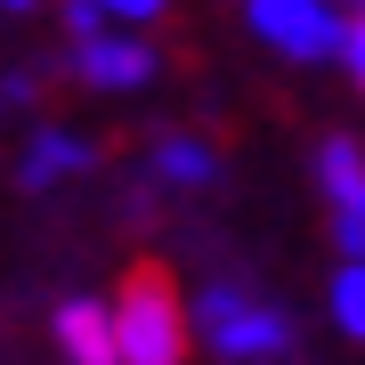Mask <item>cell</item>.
<instances>
[{
	"label": "cell",
	"instance_id": "obj_1",
	"mask_svg": "<svg viewBox=\"0 0 365 365\" xmlns=\"http://www.w3.org/2000/svg\"><path fill=\"white\" fill-rule=\"evenodd\" d=\"M106 325H114V365H187V300L163 276V260L122 268Z\"/></svg>",
	"mask_w": 365,
	"mask_h": 365
},
{
	"label": "cell",
	"instance_id": "obj_2",
	"mask_svg": "<svg viewBox=\"0 0 365 365\" xmlns=\"http://www.w3.org/2000/svg\"><path fill=\"white\" fill-rule=\"evenodd\" d=\"M187 325H195L211 349H220L227 365H252V357H284L292 349V325H284V309H268L260 292H244V284H203L195 292V309H187Z\"/></svg>",
	"mask_w": 365,
	"mask_h": 365
},
{
	"label": "cell",
	"instance_id": "obj_3",
	"mask_svg": "<svg viewBox=\"0 0 365 365\" xmlns=\"http://www.w3.org/2000/svg\"><path fill=\"white\" fill-rule=\"evenodd\" d=\"M244 25L260 33L276 57H292V66L341 57V16L325 9V0H244Z\"/></svg>",
	"mask_w": 365,
	"mask_h": 365
},
{
	"label": "cell",
	"instance_id": "obj_4",
	"mask_svg": "<svg viewBox=\"0 0 365 365\" xmlns=\"http://www.w3.org/2000/svg\"><path fill=\"white\" fill-rule=\"evenodd\" d=\"M155 66H163V57L146 49V41H130V33H90V41H73V73L90 81V90H146Z\"/></svg>",
	"mask_w": 365,
	"mask_h": 365
},
{
	"label": "cell",
	"instance_id": "obj_5",
	"mask_svg": "<svg viewBox=\"0 0 365 365\" xmlns=\"http://www.w3.org/2000/svg\"><path fill=\"white\" fill-rule=\"evenodd\" d=\"M90 163H98V146H90V138H73V130H41L25 155H16V187H25V195H49V187L81 179Z\"/></svg>",
	"mask_w": 365,
	"mask_h": 365
},
{
	"label": "cell",
	"instance_id": "obj_6",
	"mask_svg": "<svg viewBox=\"0 0 365 365\" xmlns=\"http://www.w3.org/2000/svg\"><path fill=\"white\" fill-rule=\"evenodd\" d=\"M49 325H57V341H66L73 365H114V325H106V300L73 292V300H57Z\"/></svg>",
	"mask_w": 365,
	"mask_h": 365
},
{
	"label": "cell",
	"instance_id": "obj_7",
	"mask_svg": "<svg viewBox=\"0 0 365 365\" xmlns=\"http://www.w3.org/2000/svg\"><path fill=\"white\" fill-rule=\"evenodd\" d=\"M146 170H155L163 187H211L220 179V155H211V138H195V130H170V138H155Z\"/></svg>",
	"mask_w": 365,
	"mask_h": 365
},
{
	"label": "cell",
	"instance_id": "obj_8",
	"mask_svg": "<svg viewBox=\"0 0 365 365\" xmlns=\"http://www.w3.org/2000/svg\"><path fill=\"white\" fill-rule=\"evenodd\" d=\"M317 179H325L333 211H365V146L357 138H325L317 146Z\"/></svg>",
	"mask_w": 365,
	"mask_h": 365
},
{
	"label": "cell",
	"instance_id": "obj_9",
	"mask_svg": "<svg viewBox=\"0 0 365 365\" xmlns=\"http://www.w3.org/2000/svg\"><path fill=\"white\" fill-rule=\"evenodd\" d=\"M333 325L365 349V260H341V276H333Z\"/></svg>",
	"mask_w": 365,
	"mask_h": 365
},
{
	"label": "cell",
	"instance_id": "obj_10",
	"mask_svg": "<svg viewBox=\"0 0 365 365\" xmlns=\"http://www.w3.org/2000/svg\"><path fill=\"white\" fill-rule=\"evenodd\" d=\"M333 244L341 260H365V211H333Z\"/></svg>",
	"mask_w": 365,
	"mask_h": 365
},
{
	"label": "cell",
	"instance_id": "obj_11",
	"mask_svg": "<svg viewBox=\"0 0 365 365\" xmlns=\"http://www.w3.org/2000/svg\"><path fill=\"white\" fill-rule=\"evenodd\" d=\"M341 66H349V81L365 90V16H349V25H341Z\"/></svg>",
	"mask_w": 365,
	"mask_h": 365
},
{
	"label": "cell",
	"instance_id": "obj_12",
	"mask_svg": "<svg viewBox=\"0 0 365 365\" xmlns=\"http://www.w3.org/2000/svg\"><path fill=\"white\" fill-rule=\"evenodd\" d=\"M98 16H130V25H146V16H163V0H90Z\"/></svg>",
	"mask_w": 365,
	"mask_h": 365
},
{
	"label": "cell",
	"instance_id": "obj_13",
	"mask_svg": "<svg viewBox=\"0 0 365 365\" xmlns=\"http://www.w3.org/2000/svg\"><path fill=\"white\" fill-rule=\"evenodd\" d=\"M325 9L341 16V25H349V16H365V0H325Z\"/></svg>",
	"mask_w": 365,
	"mask_h": 365
},
{
	"label": "cell",
	"instance_id": "obj_14",
	"mask_svg": "<svg viewBox=\"0 0 365 365\" xmlns=\"http://www.w3.org/2000/svg\"><path fill=\"white\" fill-rule=\"evenodd\" d=\"M0 9H33V0H0Z\"/></svg>",
	"mask_w": 365,
	"mask_h": 365
}]
</instances>
